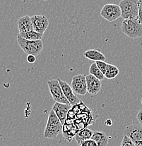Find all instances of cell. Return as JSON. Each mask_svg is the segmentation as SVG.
Here are the masks:
<instances>
[{"label":"cell","instance_id":"cell-1","mask_svg":"<svg viewBox=\"0 0 142 146\" xmlns=\"http://www.w3.org/2000/svg\"><path fill=\"white\" fill-rule=\"evenodd\" d=\"M63 129V124L52 110L47 119L46 127L44 131V137L46 138H55Z\"/></svg>","mask_w":142,"mask_h":146},{"label":"cell","instance_id":"cell-2","mask_svg":"<svg viewBox=\"0 0 142 146\" xmlns=\"http://www.w3.org/2000/svg\"><path fill=\"white\" fill-rule=\"evenodd\" d=\"M121 31L131 39H138L142 36V25L138 18L124 20Z\"/></svg>","mask_w":142,"mask_h":146},{"label":"cell","instance_id":"cell-3","mask_svg":"<svg viewBox=\"0 0 142 146\" xmlns=\"http://www.w3.org/2000/svg\"><path fill=\"white\" fill-rule=\"evenodd\" d=\"M17 42L19 46L26 54L37 56L43 49V42L42 40L30 41L24 39L19 35H17Z\"/></svg>","mask_w":142,"mask_h":146},{"label":"cell","instance_id":"cell-4","mask_svg":"<svg viewBox=\"0 0 142 146\" xmlns=\"http://www.w3.org/2000/svg\"><path fill=\"white\" fill-rule=\"evenodd\" d=\"M139 1L137 0H122L119 7L121 9V17L124 20L136 19L139 14Z\"/></svg>","mask_w":142,"mask_h":146},{"label":"cell","instance_id":"cell-5","mask_svg":"<svg viewBox=\"0 0 142 146\" xmlns=\"http://www.w3.org/2000/svg\"><path fill=\"white\" fill-rule=\"evenodd\" d=\"M47 85H48L52 97V98L55 101V103L70 105L66 98V97H65L63 91L62 89V87H61L57 80H50V81L47 82Z\"/></svg>","mask_w":142,"mask_h":146},{"label":"cell","instance_id":"cell-6","mask_svg":"<svg viewBox=\"0 0 142 146\" xmlns=\"http://www.w3.org/2000/svg\"><path fill=\"white\" fill-rule=\"evenodd\" d=\"M124 136L130 138L135 146H142V127L139 124H130L127 127Z\"/></svg>","mask_w":142,"mask_h":146},{"label":"cell","instance_id":"cell-7","mask_svg":"<svg viewBox=\"0 0 142 146\" xmlns=\"http://www.w3.org/2000/svg\"><path fill=\"white\" fill-rule=\"evenodd\" d=\"M100 16L109 22H112L121 17V9L117 4H105L101 9Z\"/></svg>","mask_w":142,"mask_h":146},{"label":"cell","instance_id":"cell-8","mask_svg":"<svg viewBox=\"0 0 142 146\" xmlns=\"http://www.w3.org/2000/svg\"><path fill=\"white\" fill-rule=\"evenodd\" d=\"M71 87L74 94L84 96L87 93V84L84 74H78L72 78Z\"/></svg>","mask_w":142,"mask_h":146},{"label":"cell","instance_id":"cell-9","mask_svg":"<svg viewBox=\"0 0 142 146\" xmlns=\"http://www.w3.org/2000/svg\"><path fill=\"white\" fill-rule=\"evenodd\" d=\"M33 30L40 34H44L49 25V21L45 16L35 15L30 17Z\"/></svg>","mask_w":142,"mask_h":146},{"label":"cell","instance_id":"cell-10","mask_svg":"<svg viewBox=\"0 0 142 146\" xmlns=\"http://www.w3.org/2000/svg\"><path fill=\"white\" fill-rule=\"evenodd\" d=\"M57 80L59 82V84H60L61 87H62L64 94H65V97H66L67 100H68L69 103L71 106H76L78 103H80L81 100H79V98L74 94L72 89H71V85L69 84L67 82L62 81L61 79H58Z\"/></svg>","mask_w":142,"mask_h":146},{"label":"cell","instance_id":"cell-11","mask_svg":"<svg viewBox=\"0 0 142 146\" xmlns=\"http://www.w3.org/2000/svg\"><path fill=\"white\" fill-rule=\"evenodd\" d=\"M87 84V92L91 95L95 96L100 92L102 87V84L99 80L91 74L85 75Z\"/></svg>","mask_w":142,"mask_h":146},{"label":"cell","instance_id":"cell-12","mask_svg":"<svg viewBox=\"0 0 142 146\" xmlns=\"http://www.w3.org/2000/svg\"><path fill=\"white\" fill-rule=\"evenodd\" d=\"M70 108H71V105L55 103L52 110L54 111L55 115H57V117L60 120L61 123L63 124L66 121L67 117L68 116L69 111Z\"/></svg>","mask_w":142,"mask_h":146},{"label":"cell","instance_id":"cell-13","mask_svg":"<svg viewBox=\"0 0 142 146\" xmlns=\"http://www.w3.org/2000/svg\"><path fill=\"white\" fill-rule=\"evenodd\" d=\"M18 28L19 33L33 31V27L30 16H25L19 18L18 21Z\"/></svg>","mask_w":142,"mask_h":146},{"label":"cell","instance_id":"cell-14","mask_svg":"<svg viewBox=\"0 0 142 146\" xmlns=\"http://www.w3.org/2000/svg\"><path fill=\"white\" fill-rule=\"evenodd\" d=\"M83 56L86 58L94 61H105L106 58L100 49H90L83 53Z\"/></svg>","mask_w":142,"mask_h":146},{"label":"cell","instance_id":"cell-15","mask_svg":"<svg viewBox=\"0 0 142 146\" xmlns=\"http://www.w3.org/2000/svg\"><path fill=\"white\" fill-rule=\"evenodd\" d=\"M94 131H91V129H88V128H85V129L79 131L75 136L76 142L79 143V145H80L83 141L91 139V137L94 134Z\"/></svg>","mask_w":142,"mask_h":146},{"label":"cell","instance_id":"cell-16","mask_svg":"<svg viewBox=\"0 0 142 146\" xmlns=\"http://www.w3.org/2000/svg\"><path fill=\"white\" fill-rule=\"evenodd\" d=\"M91 139L96 141L98 146H107L108 144V136L103 132L94 131Z\"/></svg>","mask_w":142,"mask_h":146},{"label":"cell","instance_id":"cell-17","mask_svg":"<svg viewBox=\"0 0 142 146\" xmlns=\"http://www.w3.org/2000/svg\"><path fill=\"white\" fill-rule=\"evenodd\" d=\"M19 35L21 37L24 38V39L30 41L42 40V38L43 36V35L40 34V33L34 31V30L30 32H26V33H19Z\"/></svg>","mask_w":142,"mask_h":146},{"label":"cell","instance_id":"cell-18","mask_svg":"<svg viewBox=\"0 0 142 146\" xmlns=\"http://www.w3.org/2000/svg\"><path fill=\"white\" fill-rule=\"evenodd\" d=\"M119 73H120V70L117 66L108 63L106 72L104 74L105 78L108 79V80H112V79L115 78L118 75Z\"/></svg>","mask_w":142,"mask_h":146},{"label":"cell","instance_id":"cell-19","mask_svg":"<svg viewBox=\"0 0 142 146\" xmlns=\"http://www.w3.org/2000/svg\"><path fill=\"white\" fill-rule=\"evenodd\" d=\"M89 73L90 74L93 75L94 77H96V78H97L98 80H100V81L104 80L105 78L104 74L100 72V70L98 69V68L97 65H96V63H92L91 66H90Z\"/></svg>","mask_w":142,"mask_h":146},{"label":"cell","instance_id":"cell-20","mask_svg":"<svg viewBox=\"0 0 142 146\" xmlns=\"http://www.w3.org/2000/svg\"><path fill=\"white\" fill-rule=\"evenodd\" d=\"M96 65H97L98 69L100 70V72L103 73V74H105V72H106L108 63H105V61H97V62H96Z\"/></svg>","mask_w":142,"mask_h":146},{"label":"cell","instance_id":"cell-21","mask_svg":"<svg viewBox=\"0 0 142 146\" xmlns=\"http://www.w3.org/2000/svg\"><path fill=\"white\" fill-rule=\"evenodd\" d=\"M120 146H135V145H134V143L132 142L130 138H128L126 136H124Z\"/></svg>","mask_w":142,"mask_h":146},{"label":"cell","instance_id":"cell-22","mask_svg":"<svg viewBox=\"0 0 142 146\" xmlns=\"http://www.w3.org/2000/svg\"><path fill=\"white\" fill-rule=\"evenodd\" d=\"M80 146H98L97 143H96V141H94V140L89 139L87 140V141H83V143L79 145Z\"/></svg>","mask_w":142,"mask_h":146},{"label":"cell","instance_id":"cell-23","mask_svg":"<svg viewBox=\"0 0 142 146\" xmlns=\"http://www.w3.org/2000/svg\"><path fill=\"white\" fill-rule=\"evenodd\" d=\"M139 6V14H138V20L142 25V0H139L138 3Z\"/></svg>","mask_w":142,"mask_h":146},{"label":"cell","instance_id":"cell-24","mask_svg":"<svg viewBox=\"0 0 142 146\" xmlns=\"http://www.w3.org/2000/svg\"><path fill=\"white\" fill-rule=\"evenodd\" d=\"M36 60V57L35 56H33V55H28L27 56V61L29 63H34Z\"/></svg>","mask_w":142,"mask_h":146},{"label":"cell","instance_id":"cell-25","mask_svg":"<svg viewBox=\"0 0 142 146\" xmlns=\"http://www.w3.org/2000/svg\"><path fill=\"white\" fill-rule=\"evenodd\" d=\"M137 120H138L139 123V125H141L142 127V108L140 110L139 112H138L137 115Z\"/></svg>","mask_w":142,"mask_h":146},{"label":"cell","instance_id":"cell-26","mask_svg":"<svg viewBox=\"0 0 142 146\" xmlns=\"http://www.w3.org/2000/svg\"><path fill=\"white\" fill-rule=\"evenodd\" d=\"M141 105H142V98H141Z\"/></svg>","mask_w":142,"mask_h":146}]
</instances>
